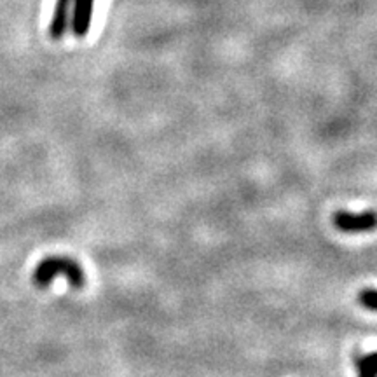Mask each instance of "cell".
Listing matches in <instances>:
<instances>
[{
    "mask_svg": "<svg viewBox=\"0 0 377 377\" xmlns=\"http://www.w3.org/2000/svg\"><path fill=\"white\" fill-rule=\"evenodd\" d=\"M358 377H377V353L358 358Z\"/></svg>",
    "mask_w": 377,
    "mask_h": 377,
    "instance_id": "cell-5",
    "label": "cell"
},
{
    "mask_svg": "<svg viewBox=\"0 0 377 377\" xmlns=\"http://www.w3.org/2000/svg\"><path fill=\"white\" fill-rule=\"evenodd\" d=\"M358 302L368 311H377V290L374 288H365L358 293Z\"/></svg>",
    "mask_w": 377,
    "mask_h": 377,
    "instance_id": "cell-6",
    "label": "cell"
},
{
    "mask_svg": "<svg viewBox=\"0 0 377 377\" xmlns=\"http://www.w3.org/2000/svg\"><path fill=\"white\" fill-rule=\"evenodd\" d=\"M334 226L341 232H371L377 229V213L367 209L364 213L337 212L334 215Z\"/></svg>",
    "mask_w": 377,
    "mask_h": 377,
    "instance_id": "cell-2",
    "label": "cell"
},
{
    "mask_svg": "<svg viewBox=\"0 0 377 377\" xmlns=\"http://www.w3.org/2000/svg\"><path fill=\"white\" fill-rule=\"evenodd\" d=\"M94 0H72L70 30L75 37L82 39L87 35L93 20Z\"/></svg>",
    "mask_w": 377,
    "mask_h": 377,
    "instance_id": "cell-3",
    "label": "cell"
},
{
    "mask_svg": "<svg viewBox=\"0 0 377 377\" xmlns=\"http://www.w3.org/2000/svg\"><path fill=\"white\" fill-rule=\"evenodd\" d=\"M70 7L72 0H56L53 9L51 25H49V35L51 39L60 40L70 28Z\"/></svg>",
    "mask_w": 377,
    "mask_h": 377,
    "instance_id": "cell-4",
    "label": "cell"
},
{
    "mask_svg": "<svg viewBox=\"0 0 377 377\" xmlns=\"http://www.w3.org/2000/svg\"><path fill=\"white\" fill-rule=\"evenodd\" d=\"M58 274H65L70 287L74 288H82L86 285V274L81 266L67 257H49L42 261L33 273V281L39 288H45Z\"/></svg>",
    "mask_w": 377,
    "mask_h": 377,
    "instance_id": "cell-1",
    "label": "cell"
}]
</instances>
